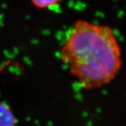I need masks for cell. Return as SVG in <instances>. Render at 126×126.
I'll use <instances>...</instances> for the list:
<instances>
[{
	"label": "cell",
	"mask_w": 126,
	"mask_h": 126,
	"mask_svg": "<svg viewBox=\"0 0 126 126\" xmlns=\"http://www.w3.org/2000/svg\"><path fill=\"white\" fill-rule=\"evenodd\" d=\"M60 53L85 89L108 84L121 67V48L112 29L83 20L73 25Z\"/></svg>",
	"instance_id": "6da1fadb"
},
{
	"label": "cell",
	"mask_w": 126,
	"mask_h": 126,
	"mask_svg": "<svg viewBox=\"0 0 126 126\" xmlns=\"http://www.w3.org/2000/svg\"><path fill=\"white\" fill-rule=\"evenodd\" d=\"M15 117L9 106L0 102V126H15Z\"/></svg>",
	"instance_id": "7a4b0ae2"
},
{
	"label": "cell",
	"mask_w": 126,
	"mask_h": 126,
	"mask_svg": "<svg viewBox=\"0 0 126 126\" xmlns=\"http://www.w3.org/2000/svg\"><path fill=\"white\" fill-rule=\"evenodd\" d=\"M32 4L41 9H50L55 6L63 0H30Z\"/></svg>",
	"instance_id": "3957f363"
}]
</instances>
